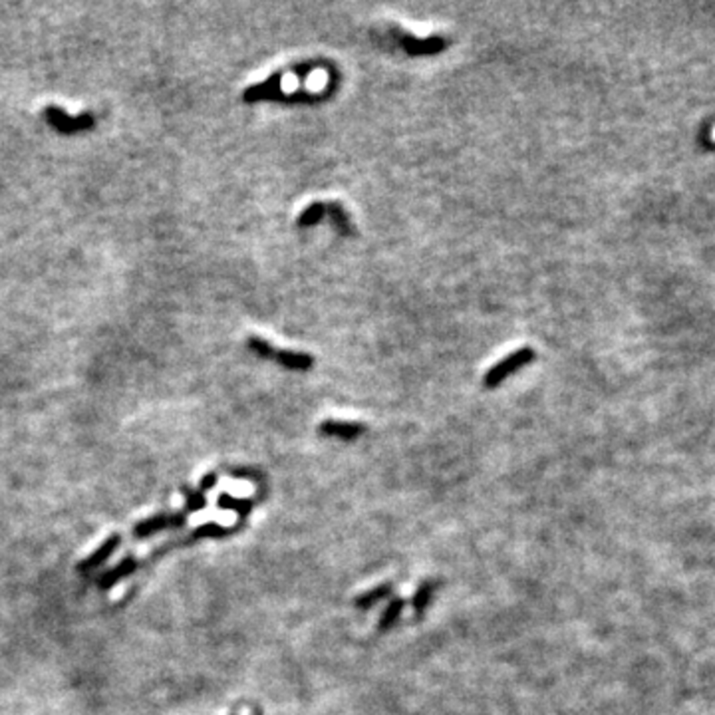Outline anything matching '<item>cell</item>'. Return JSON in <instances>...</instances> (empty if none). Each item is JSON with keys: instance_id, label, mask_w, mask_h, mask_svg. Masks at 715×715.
<instances>
[{"instance_id": "obj_1", "label": "cell", "mask_w": 715, "mask_h": 715, "mask_svg": "<svg viewBox=\"0 0 715 715\" xmlns=\"http://www.w3.org/2000/svg\"><path fill=\"white\" fill-rule=\"evenodd\" d=\"M247 344H249V348H251L257 356H261L264 360H274V362H278L281 366H284V368H288V370L306 372V370H310L314 366V358L310 354L293 352V350H278V348H274L272 344H269L266 340H262L259 336H251V338L247 340Z\"/></svg>"}, {"instance_id": "obj_2", "label": "cell", "mask_w": 715, "mask_h": 715, "mask_svg": "<svg viewBox=\"0 0 715 715\" xmlns=\"http://www.w3.org/2000/svg\"><path fill=\"white\" fill-rule=\"evenodd\" d=\"M534 358H536V354H534V350L531 346H523V348L514 350L513 354L505 356L501 362L495 364L493 368L485 373L483 385L487 390H493V388H497L499 383L505 382L511 373H514L517 370H521L524 366H529Z\"/></svg>"}, {"instance_id": "obj_3", "label": "cell", "mask_w": 715, "mask_h": 715, "mask_svg": "<svg viewBox=\"0 0 715 715\" xmlns=\"http://www.w3.org/2000/svg\"><path fill=\"white\" fill-rule=\"evenodd\" d=\"M44 118L46 121L50 123L54 130H58L60 133H66V135H72V133H78V131L90 130L94 125V118L90 113H84V116H70L66 113L60 108L56 106H48L44 108Z\"/></svg>"}, {"instance_id": "obj_4", "label": "cell", "mask_w": 715, "mask_h": 715, "mask_svg": "<svg viewBox=\"0 0 715 715\" xmlns=\"http://www.w3.org/2000/svg\"><path fill=\"white\" fill-rule=\"evenodd\" d=\"M400 44L410 56H435L445 50L447 40L441 36H432V38H413L407 34L400 36Z\"/></svg>"}, {"instance_id": "obj_5", "label": "cell", "mask_w": 715, "mask_h": 715, "mask_svg": "<svg viewBox=\"0 0 715 715\" xmlns=\"http://www.w3.org/2000/svg\"><path fill=\"white\" fill-rule=\"evenodd\" d=\"M185 524V513L177 514H157L152 517L143 523L135 524L133 534L141 539V536H150V534L157 533V531H165V529H179Z\"/></svg>"}, {"instance_id": "obj_6", "label": "cell", "mask_w": 715, "mask_h": 715, "mask_svg": "<svg viewBox=\"0 0 715 715\" xmlns=\"http://www.w3.org/2000/svg\"><path fill=\"white\" fill-rule=\"evenodd\" d=\"M282 84V72H274L266 80H262L261 84H254L251 88H247L242 94V100L247 103H254V101L271 100L272 96H276L281 91Z\"/></svg>"}, {"instance_id": "obj_7", "label": "cell", "mask_w": 715, "mask_h": 715, "mask_svg": "<svg viewBox=\"0 0 715 715\" xmlns=\"http://www.w3.org/2000/svg\"><path fill=\"white\" fill-rule=\"evenodd\" d=\"M318 432L322 435H328V437H338V439H344V441H354V439H358L366 429H364L362 423L334 422V420H328V422L320 423Z\"/></svg>"}, {"instance_id": "obj_8", "label": "cell", "mask_w": 715, "mask_h": 715, "mask_svg": "<svg viewBox=\"0 0 715 715\" xmlns=\"http://www.w3.org/2000/svg\"><path fill=\"white\" fill-rule=\"evenodd\" d=\"M118 544H120V534H113V536H110L106 543L101 544L100 546V551H96V553L91 554L90 558L88 561H84V563L78 566V570H81V573H88V570H91V568H96V566H100L108 556H110L116 548H118Z\"/></svg>"}, {"instance_id": "obj_9", "label": "cell", "mask_w": 715, "mask_h": 715, "mask_svg": "<svg viewBox=\"0 0 715 715\" xmlns=\"http://www.w3.org/2000/svg\"><path fill=\"white\" fill-rule=\"evenodd\" d=\"M392 595V585H382V586H376L373 590H370V592H366V595H362V596H358V600H356V606L360 608V610H364V608H372L373 604H378L380 600H383V598H388V596Z\"/></svg>"}, {"instance_id": "obj_10", "label": "cell", "mask_w": 715, "mask_h": 715, "mask_svg": "<svg viewBox=\"0 0 715 715\" xmlns=\"http://www.w3.org/2000/svg\"><path fill=\"white\" fill-rule=\"evenodd\" d=\"M324 215H326V205L324 203H310L300 215H298V225L300 227H313L316 223H320Z\"/></svg>"}, {"instance_id": "obj_11", "label": "cell", "mask_w": 715, "mask_h": 715, "mask_svg": "<svg viewBox=\"0 0 715 715\" xmlns=\"http://www.w3.org/2000/svg\"><path fill=\"white\" fill-rule=\"evenodd\" d=\"M402 610H403L402 598L392 600V602L388 604V608L383 610V614H382V618H380V624H378V628H380L382 632L390 630V628H392V626L398 622V618H400V614H402Z\"/></svg>"}, {"instance_id": "obj_12", "label": "cell", "mask_w": 715, "mask_h": 715, "mask_svg": "<svg viewBox=\"0 0 715 715\" xmlns=\"http://www.w3.org/2000/svg\"><path fill=\"white\" fill-rule=\"evenodd\" d=\"M434 592H435V582H423V585L417 588V592L413 596V610H415L417 614L422 616L423 610L429 606V600H432Z\"/></svg>"}, {"instance_id": "obj_13", "label": "cell", "mask_w": 715, "mask_h": 715, "mask_svg": "<svg viewBox=\"0 0 715 715\" xmlns=\"http://www.w3.org/2000/svg\"><path fill=\"white\" fill-rule=\"evenodd\" d=\"M217 503H219V507L225 509V511H235V513L241 514L251 513L252 509V501H249V499H232L229 495H221V497L217 499Z\"/></svg>"}, {"instance_id": "obj_14", "label": "cell", "mask_w": 715, "mask_h": 715, "mask_svg": "<svg viewBox=\"0 0 715 715\" xmlns=\"http://www.w3.org/2000/svg\"><path fill=\"white\" fill-rule=\"evenodd\" d=\"M235 529H225L219 523H207L199 527L195 533H193V539H201V536H225V534H231Z\"/></svg>"}, {"instance_id": "obj_15", "label": "cell", "mask_w": 715, "mask_h": 715, "mask_svg": "<svg viewBox=\"0 0 715 715\" xmlns=\"http://www.w3.org/2000/svg\"><path fill=\"white\" fill-rule=\"evenodd\" d=\"M326 209H330V213H332V219H334V223L338 225V229L346 235V232L350 231V219H348V215L344 213V209L336 203V205H326Z\"/></svg>"}, {"instance_id": "obj_16", "label": "cell", "mask_w": 715, "mask_h": 715, "mask_svg": "<svg viewBox=\"0 0 715 715\" xmlns=\"http://www.w3.org/2000/svg\"><path fill=\"white\" fill-rule=\"evenodd\" d=\"M205 491H193V493H187L185 497H187V503H185V514L187 513H195V511H199V509H203L205 507Z\"/></svg>"}, {"instance_id": "obj_17", "label": "cell", "mask_w": 715, "mask_h": 715, "mask_svg": "<svg viewBox=\"0 0 715 715\" xmlns=\"http://www.w3.org/2000/svg\"><path fill=\"white\" fill-rule=\"evenodd\" d=\"M215 483H217V475H215V473L205 475V479H203V481H201V491H207V489H211V487H215Z\"/></svg>"}]
</instances>
